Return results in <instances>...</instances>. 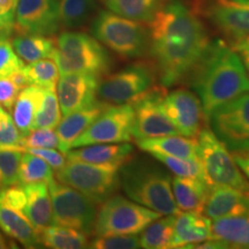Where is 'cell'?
I'll return each mask as SVG.
<instances>
[{"mask_svg":"<svg viewBox=\"0 0 249 249\" xmlns=\"http://www.w3.org/2000/svg\"><path fill=\"white\" fill-rule=\"evenodd\" d=\"M160 164L166 166L171 172L174 173V176L185 177V178H204V171L202 166L201 160L198 157L195 158H182L176 157V156L164 155V154H151Z\"/></svg>","mask_w":249,"mask_h":249,"instance_id":"36","label":"cell"},{"mask_svg":"<svg viewBox=\"0 0 249 249\" xmlns=\"http://www.w3.org/2000/svg\"><path fill=\"white\" fill-rule=\"evenodd\" d=\"M248 216H249V211H248Z\"/></svg>","mask_w":249,"mask_h":249,"instance_id":"51","label":"cell"},{"mask_svg":"<svg viewBox=\"0 0 249 249\" xmlns=\"http://www.w3.org/2000/svg\"><path fill=\"white\" fill-rule=\"evenodd\" d=\"M0 229L27 248H36L40 245L39 234L28 218L2 202H0Z\"/></svg>","mask_w":249,"mask_h":249,"instance_id":"24","label":"cell"},{"mask_svg":"<svg viewBox=\"0 0 249 249\" xmlns=\"http://www.w3.org/2000/svg\"><path fill=\"white\" fill-rule=\"evenodd\" d=\"M60 28L59 0H18L14 30L52 36Z\"/></svg>","mask_w":249,"mask_h":249,"instance_id":"15","label":"cell"},{"mask_svg":"<svg viewBox=\"0 0 249 249\" xmlns=\"http://www.w3.org/2000/svg\"><path fill=\"white\" fill-rule=\"evenodd\" d=\"M21 147L26 148H49L59 149V139L54 128H34L23 135Z\"/></svg>","mask_w":249,"mask_h":249,"instance_id":"40","label":"cell"},{"mask_svg":"<svg viewBox=\"0 0 249 249\" xmlns=\"http://www.w3.org/2000/svg\"><path fill=\"white\" fill-rule=\"evenodd\" d=\"M91 34L121 58H139L148 51L149 31L142 22L111 11H102L91 23Z\"/></svg>","mask_w":249,"mask_h":249,"instance_id":"5","label":"cell"},{"mask_svg":"<svg viewBox=\"0 0 249 249\" xmlns=\"http://www.w3.org/2000/svg\"><path fill=\"white\" fill-rule=\"evenodd\" d=\"M244 42H247V43H249V36L247 37V38H246V39L244 40Z\"/></svg>","mask_w":249,"mask_h":249,"instance_id":"49","label":"cell"},{"mask_svg":"<svg viewBox=\"0 0 249 249\" xmlns=\"http://www.w3.org/2000/svg\"><path fill=\"white\" fill-rule=\"evenodd\" d=\"M163 89L154 88L141 99L132 104L135 110L132 135L136 140L180 135L179 130L165 113Z\"/></svg>","mask_w":249,"mask_h":249,"instance_id":"13","label":"cell"},{"mask_svg":"<svg viewBox=\"0 0 249 249\" xmlns=\"http://www.w3.org/2000/svg\"><path fill=\"white\" fill-rule=\"evenodd\" d=\"M197 136V157L203 166L205 181L210 186L232 187L249 197V181L231 152L210 128L201 129Z\"/></svg>","mask_w":249,"mask_h":249,"instance_id":"7","label":"cell"},{"mask_svg":"<svg viewBox=\"0 0 249 249\" xmlns=\"http://www.w3.org/2000/svg\"><path fill=\"white\" fill-rule=\"evenodd\" d=\"M204 117L226 102L249 91V76L240 54L222 39L211 40L192 75Z\"/></svg>","mask_w":249,"mask_h":249,"instance_id":"2","label":"cell"},{"mask_svg":"<svg viewBox=\"0 0 249 249\" xmlns=\"http://www.w3.org/2000/svg\"><path fill=\"white\" fill-rule=\"evenodd\" d=\"M207 119L211 132L230 152L244 155L249 150V91L214 108Z\"/></svg>","mask_w":249,"mask_h":249,"instance_id":"9","label":"cell"},{"mask_svg":"<svg viewBox=\"0 0 249 249\" xmlns=\"http://www.w3.org/2000/svg\"><path fill=\"white\" fill-rule=\"evenodd\" d=\"M120 163L92 164L67 160L57 171V180L88 196L101 204L120 187Z\"/></svg>","mask_w":249,"mask_h":249,"instance_id":"6","label":"cell"},{"mask_svg":"<svg viewBox=\"0 0 249 249\" xmlns=\"http://www.w3.org/2000/svg\"><path fill=\"white\" fill-rule=\"evenodd\" d=\"M22 138L23 135L15 124L13 117L0 107V150L22 151Z\"/></svg>","mask_w":249,"mask_h":249,"instance_id":"38","label":"cell"},{"mask_svg":"<svg viewBox=\"0 0 249 249\" xmlns=\"http://www.w3.org/2000/svg\"><path fill=\"white\" fill-rule=\"evenodd\" d=\"M233 49H234L235 51L240 54L242 61H244V64H245V66L249 70V43L244 42V40H242L241 43H239V44L233 46Z\"/></svg>","mask_w":249,"mask_h":249,"instance_id":"45","label":"cell"},{"mask_svg":"<svg viewBox=\"0 0 249 249\" xmlns=\"http://www.w3.org/2000/svg\"><path fill=\"white\" fill-rule=\"evenodd\" d=\"M211 236L224 241L229 248H249L248 213L213 219Z\"/></svg>","mask_w":249,"mask_h":249,"instance_id":"26","label":"cell"},{"mask_svg":"<svg viewBox=\"0 0 249 249\" xmlns=\"http://www.w3.org/2000/svg\"><path fill=\"white\" fill-rule=\"evenodd\" d=\"M21 185L35 182H51L53 180V169L38 156L26 152L22 155L18 170Z\"/></svg>","mask_w":249,"mask_h":249,"instance_id":"33","label":"cell"},{"mask_svg":"<svg viewBox=\"0 0 249 249\" xmlns=\"http://www.w3.org/2000/svg\"><path fill=\"white\" fill-rule=\"evenodd\" d=\"M30 85H36L46 89H55L59 80V67L53 58H44L30 62L23 67Z\"/></svg>","mask_w":249,"mask_h":249,"instance_id":"34","label":"cell"},{"mask_svg":"<svg viewBox=\"0 0 249 249\" xmlns=\"http://www.w3.org/2000/svg\"><path fill=\"white\" fill-rule=\"evenodd\" d=\"M40 245L52 249L89 248L88 234L71 227L51 225L39 233Z\"/></svg>","mask_w":249,"mask_h":249,"instance_id":"30","label":"cell"},{"mask_svg":"<svg viewBox=\"0 0 249 249\" xmlns=\"http://www.w3.org/2000/svg\"><path fill=\"white\" fill-rule=\"evenodd\" d=\"M44 89L36 85H29L21 90L13 105V120L22 135L34 129L37 110L42 101Z\"/></svg>","mask_w":249,"mask_h":249,"instance_id":"27","label":"cell"},{"mask_svg":"<svg viewBox=\"0 0 249 249\" xmlns=\"http://www.w3.org/2000/svg\"><path fill=\"white\" fill-rule=\"evenodd\" d=\"M148 24V51L156 74L163 87L178 85L192 75L211 43L200 9L167 0Z\"/></svg>","mask_w":249,"mask_h":249,"instance_id":"1","label":"cell"},{"mask_svg":"<svg viewBox=\"0 0 249 249\" xmlns=\"http://www.w3.org/2000/svg\"><path fill=\"white\" fill-rule=\"evenodd\" d=\"M167 0H104L108 11L130 20L149 23Z\"/></svg>","mask_w":249,"mask_h":249,"instance_id":"29","label":"cell"},{"mask_svg":"<svg viewBox=\"0 0 249 249\" xmlns=\"http://www.w3.org/2000/svg\"><path fill=\"white\" fill-rule=\"evenodd\" d=\"M22 186L27 198L24 216L39 234L46 227L54 225L49 185L46 182H35Z\"/></svg>","mask_w":249,"mask_h":249,"instance_id":"21","label":"cell"},{"mask_svg":"<svg viewBox=\"0 0 249 249\" xmlns=\"http://www.w3.org/2000/svg\"><path fill=\"white\" fill-rule=\"evenodd\" d=\"M99 76L89 73H71L61 75L57 91L62 116L82 110L97 101Z\"/></svg>","mask_w":249,"mask_h":249,"instance_id":"17","label":"cell"},{"mask_svg":"<svg viewBox=\"0 0 249 249\" xmlns=\"http://www.w3.org/2000/svg\"><path fill=\"white\" fill-rule=\"evenodd\" d=\"M54 225L71 227L90 234L97 216V203L73 187L52 180L48 183Z\"/></svg>","mask_w":249,"mask_h":249,"instance_id":"11","label":"cell"},{"mask_svg":"<svg viewBox=\"0 0 249 249\" xmlns=\"http://www.w3.org/2000/svg\"><path fill=\"white\" fill-rule=\"evenodd\" d=\"M245 156H249V150L247 151V152H245V154H244Z\"/></svg>","mask_w":249,"mask_h":249,"instance_id":"50","label":"cell"},{"mask_svg":"<svg viewBox=\"0 0 249 249\" xmlns=\"http://www.w3.org/2000/svg\"><path fill=\"white\" fill-rule=\"evenodd\" d=\"M235 1H239V2H244V4H248V5H249V0H235Z\"/></svg>","mask_w":249,"mask_h":249,"instance_id":"48","label":"cell"},{"mask_svg":"<svg viewBox=\"0 0 249 249\" xmlns=\"http://www.w3.org/2000/svg\"><path fill=\"white\" fill-rule=\"evenodd\" d=\"M209 239H213L209 217L196 211H180L177 214L170 248H189Z\"/></svg>","mask_w":249,"mask_h":249,"instance_id":"18","label":"cell"},{"mask_svg":"<svg viewBox=\"0 0 249 249\" xmlns=\"http://www.w3.org/2000/svg\"><path fill=\"white\" fill-rule=\"evenodd\" d=\"M120 186L136 203L165 214H179L172 193V177L160 164L148 158L124 160L120 167Z\"/></svg>","mask_w":249,"mask_h":249,"instance_id":"3","label":"cell"},{"mask_svg":"<svg viewBox=\"0 0 249 249\" xmlns=\"http://www.w3.org/2000/svg\"><path fill=\"white\" fill-rule=\"evenodd\" d=\"M18 0H0V37L9 38L13 34Z\"/></svg>","mask_w":249,"mask_h":249,"instance_id":"42","label":"cell"},{"mask_svg":"<svg viewBox=\"0 0 249 249\" xmlns=\"http://www.w3.org/2000/svg\"><path fill=\"white\" fill-rule=\"evenodd\" d=\"M135 110L132 104L108 105L101 116L77 138L71 148L97 143L130 142Z\"/></svg>","mask_w":249,"mask_h":249,"instance_id":"12","label":"cell"},{"mask_svg":"<svg viewBox=\"0 0 249 249\" xmlns=\"http://www.w3.org/2000/svg\"><path fill=\"white\" fill-rule=\"evenodd\" d=\"M23 152H30V154L38 156L42 160H44L54 171L60 170L67 161V158L65 157L64 152L57 151V149L26 148L23 149Z\"/></svg>","mask_w":249,"mask_h":249,"instance_id":"43","label":"cell"},{"mask_svg":"<svg viewBox=\"0 0 249 249\" xmlns=\"http://www.w3.org/2000/svg\"><path fill=\"white\" fill-rule=\"evenodd\" d=\"M24 62L18 57L8 38L0 37V77L9 76L22 70Z\"/></svg>","mask_w":249,"mask_h":249,"instance_id":"41","label":"cell"},{"mask_svg":"<svg viewBox=\"0 0 249 249\" xmlns=\"http://www.w3.org/2000/svg\"><path fill=\"white\" fill-rule=\"evenodd\" d=\"M204 17L235 46L249 36V5L235 0H214Z\"/></svg>","mask_w":249,"mask_h":249,"instance_id":"16","label":"cell"},{"mask_svg":"<svg viewBox=\"0 0 249 249\" xmlns=\"http://www.w3.org/2000/svg\"><path fill=\"white\" fill-rule=\"evenodd\" d=\"M133 145L129 142L124 143H97L85 145L66 152L67 160L86 161L92 164L120 163L123 164L130 157Z\"/></svg>","mask_w":249,"mask_h":249,"instance_id":"22","label":"cell"},{"mask_svg":"<svg viewBox=\"0 0 249 249\" xmlns=\"http://www.w3.org/2000/svg\"><path fill=\"white\" fill-rule=\"evenodd\" d=\"M21 90L22 89L11 79V76L0 77V105L12 110Z\"/></svg>","mask_w":249,"mask_h":249,"instance_id":"44","label":"cell"},{"mask_svg":"<svg viewBox=\"0 0 249 249\" xmlns=\"http://www.w3.org/2000/svg\"><path fill=\"white\" fill-rule=\"evenodd\" d=\"M96 9V0H59L60 26L79 29L91 20Z\"/></svg>","mask_w":249,"mask_h":249,"instance_id":"31","label":"cell"},{"mask_svg":"<svg viewBox=\"0 0 249 249\" xmlns=\"http://www.w3.org/2000/svg\"><path fill=\"white\" fill-rule=\"evenodd\" d=\"M210 187L203 179L174 176L172 178V193L177 207L180 211H196L203 213Z\"/></svg>","mask_w":249,"mask_h":249,"instance_id":"23","label":"cell"},{"mask_svg":"<svg viewBox=\"0 0 249 249\" xmlns=\"http://www.w3.org/2000/svg\"><path fill=\"white\" fill-rule=\"evenodd\" d=\"M22 151L0 150V189L18 185V170Z\"/></svg>","mask_w":249,"mask_h":249,"instance_id":"37","label":"cell"},{"mask_svg":"<svg viewBox=\"0 0 249 249\" xmlns=\"http://www.w3.org/2000/svg\"><path fill=\"white\" fill-rule=\"evenodd\" d=\"M249 211V197L244 193L229 186L210 187L203 213L210 219L227 216H241Z\"/></svg>","mask_w":249,"mask_h":249,"instance_id":"19","label":"cell"},{"mask_svg":"<svg viewBox=\"0 0 249 249\" xmlns=\"http://www.w3.org/2000/svg\"><path fill=\"white\" fill-rule=\"evenodd\" d=\"M108 105L110 104L103 101H96L93 104L82 110L64 116L57 124V130H55L59 139V150L66 155V152L73 147L74 141L101 116L102 112Z\"/></svg>","mask_w":249,"mask_h":249,"instance_id":"20","label":"cell"},{"mask_svg":"<svg viewBox=\"0 0 249 249\" xmlns=\"http://www.w3.org/2000/svg\"><path fill=\"white\" fill-rule=\"evenodd\" d=\"M234 160L242 172L245 173V176L247 177V179H249V156L235 155Z\"/></svg>","mask_w":249,"mask_h":249,"instance_id":"46","label":"cell"},{"mask_svg":"<svg viewBox=\"0 0 249 249\" xmlns=\"http://www.w3.org/2000/svg\"><path fill=\"white\" fill-rule=\"evenodd\" d=\"M8 246H7V241H6V239L4 238V235L1 234V233H0V249H5V248H7Z\"/></svg>","mask_w":249,"mask_h":249,"instance_id":"47","label":"cell"},{"mask_svg":"<svg viewBox=\"0 0 249 249\" xmlns=\"http://www.w3.org/2000/svg\"><path fill=\"white\" fill-rule=\"evenodd\" d=\"M102 1H104V0H102Z\"/></svg>","mask_w":249,"mask_h":249,"instance_id":"52","label":"cell"},{"mask_svg":"<svg viewBox=\"0 0 249 249\" xmlns=\"http://www.w3.org/2000/svg\"><path fill=\"white\" fill-rule=\"evenodd\" d=\"M163 108L180 135L195 138L202 128L204 112L200 98L188 89H174L165 93Z\"/></svg>","mask_w":249,"mask_h":249,"instance_id":"14","label":"cell"},{"mask_svg":"<svg viewBox=\"0 0 249 249\" xmlns=\"http://www.w3.org/2000/svg\"><path fill=\"white\" fill-rule=\"evenodd\" d=\"M89 248L95 249H138L141 248L140 238L136 234L97 235L89 242Z\"/></svg>","mask_w":249,"mask_h":249,"instance_id":"39","label":"cell"},{"mask_svg":"<svg viewBox=\"0 0 249 249\" xmlns=\"http://www.w3.org/2000/svg\"><path fill=\"white\" fill-rule=\"evenodd\" d=\"M61 120V110L55 89H44L37 110L34 128H55Z\"/></svg>","mask_w":249,"mask_h":249,"instance_id":"35","label":"cell"},{"mask_svg":"<svg viewBox=\"0 0 249 249\" xmlns=\"http://www.w3.org/2000/svg\"><path fill=\"white\" fill-rule=\"evenodd\" d=\"M12 45L18 57L28 64L52 58L55 51V40L52 37L35 34H18L12 40Z\"/></svg>","mask_w":249,"mask_h":249,"instance_id":"28","label":"cell"},{"mask_svg":"<svg viewBox=\"0 0 249 249\" xmlns=\"http://www.w3.org/2000/svg\"><path fill=\"white\" fill-rule=\"evenodd\" d=\"M176 214H165L158 218L140 233L141 248L145 249H166L170 248L172 238Z\"/></svg>","mask_w":249,"mask_h":249,"instance_id":"32","label":"cell"},{"mask_svg":"<svg viewBox=\"0 0 249 249\" xmlns=\"http://www.w3.org/2000/svg\"><path fill=\"white\" fill-rule=\"evenodd\" d=\"M156 77L151 64L135 62L99 82L97 96L110 105L134 104L155 88Z\"/></svg>","mask_w":249,"mask_h":249,"instance_id":"10","label":"cell"},{"mask_svg":"<svg viewBox=\"0 0 249 249\" xmlns=\"http://www.w3.org/2000/svg\"><path fill=\"white\" fill-rule=\"evenodd\" d=\"M160 216L124 196L112 195L97 211L93 233L96 235L140 234Z\"/></svg>","mask_w":249,"mask_h":249,"instance_id":"8","label":"cell"},{"mask_svg":"<svg viewBox=\"0 0 249 249\" xmlns=\"http://www.w3.org/2000/svg\"><path fill=\"white\" fill-rule=\"evenodd\" d=\"M60 75L89 73L101 77L111 68V57L99 40L80 31H64L55 40L52 57Z\"/></svg>","mask_w":249,"mask_h":249,"instance_id":"4","label":"cell"},{"mask_svg":"<svg viewBox=\"0 0 249 249\" xmlns=\"http://www.w3.org/2000/svg\"><path fill=\"white\" fill-rule=\"evenodd\" d=\"M138 147L149 154H164L182 158L197 157V140L182 135H166L136 140Z\"/></svg>","mask_w":249,"mask_h":249,"instance_id":"25","label":"cell"}]
</instances>
